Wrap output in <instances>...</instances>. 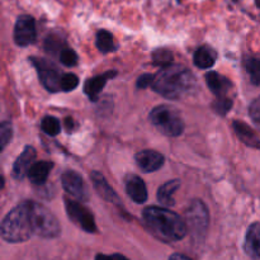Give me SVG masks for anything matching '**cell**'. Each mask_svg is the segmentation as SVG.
Listing matches in <instances>:
<instances>
[{
    "label": "cell",
    "instance_id": "6da1fadb",
    "mask_svg": "<svg viewBox=\"0 0 260 260\" xmlns=\"http://www.w3.org/2000/svg\"><path fill=\"white\" fill-rule=\"evenodd\" d=\"M145 225L157 239L167 243L179 241L187 235L188 225L179 215L162 207H147L142 213Z\"/></svg>",
    "mask_w": 260,
    "mask_h": 260
},
{
    "label": "cell",
    "instance_id": "7a4b0ae2",
    "mask_svg": "<svg viewBox=\"0 0 260 260\" xmlns=\"http://www.w3.org/2000/svg\"><path fill=\"white\" fill-rule=\"evenodd\" d=\"M194 84V76L182 65H169L162 68L154 76L151 88L160 95L178 99L187 94Z\"/></svg>",
    "mask_w": 260,
    "mask_h": 260
},
{
    "label": "cell",
    "instance_id": "3957f363",
    "mask_svg": "<svg viewBox=\"0 0 260 260\" xmlns=\"http://www.w3.org/2000/svg\"><path fill=\"white\" fill-rule=\"evenodd\" d=\"M2 236L8 243H23L35 234L32 220V202L13 208L2 222Z\"/></svg>",
    "mask_w": 260,
    "mask_h": 260
},
{
    "label": "cell",
    "instance_id": "277c9868",
    "mask_svg": "<svg viewBox=\"0 0 260 260\" xmlns=\"http://www.w3.org/2000/svg\"><path fill=\"white\" fill-rule=\"evenodd\" d=\"M151 123L167 136H179L184 128L182 116L170 106H159L150 113Z\"/></svg>",
    "mask_w": 260,
    "mask_h": 260
},
{
    "label": "cell",
    "instance_id": "5b68a950",
    "mask_svg": "<svg viewBox=\"0 0 260 260\" xmlns=\"http://www.w3.org/2000/svg\"><path fill=\"white\" fill-rule=\"evenodd\" d=\"M32 220L35 234L41 238H57L61 233L60 223L51 211L40 203L32 202Z\"/></svg>",
    "mask_w": 260,
    "mask_h": 260
},
{
    "label": "cell",
    "instance_id": "8992f818",
    "mask_svg": "<svg viewBox=\"0 0 260 260\" xmlns=\"http://www.w3.org/2000/svg\"><path fill=\"white\" fill-rule=\"evenodd\" d=\"M33 65L36 66L40 75V80L42 85L47 89L48 91L56 93L58 90H62L61 81H62V75L57 71L56 66L51 63L50 61L42 60V58H30Z\"/></svg>",
    "mask_w": 260,
    "mask_h": 260
},
{
    "label": "cell",
    "instance_id": "52a82bcc",
    "mask_svg": "<svg viewBox=\"0 0 260 260\" xmlns=\"http://www.w3.org/2000/svg\"><path fill=\"white\" fill-rule=\"evenodd\" d=\"M65 206L69 218L76 226L83 229L86 233H96L95 221H94L93 215L89 212L88 208L81 206V203L76 202V201L68 200V198L65 200Z\"/></svg>",
    "mask_w": 260,
    "mask_h": 260
},
{
    "label": "cell",
    "instance_id": "ba28073f",
    "mask_svg": "<svg viewBox=\"0 0 260 260\" xmlns=\"http://www.w3.org/2000/svg\"><path fill=\"white\" fill-rule=\"evenodd\" d=\"M187 222L194 235L205 233L208 225V211L205 203L198 200L190 203L187 211Z\"/></svg>",
    "mask_w": 260,
    "mask_h": 260
},
{
    "label": "cell",
    "instance_id": "9c48e42d",
    "mask_svg": "<svg viewBox=\"0 0 260 260\" xmlns=\"http://www.w3.org/2000/svg\"><path fill=\"white\" fill-rule=\"evenodd\" d=\"M14 41L18 46L32 45L36 41V22L30 15H22L17 19L14 27Z\"/></svg>",
    "mask_w": 260,
    "mask_h": 260
},
{
    "label": "cell",
    "instance_id": "30bf717a",
    "mask_svg": "<svg viewBox=\"0 0 260 260\" xmlns=\"http://www.w3.org/2000/svg\"><path fill=\"white\" fill-rule=\"evenodd\" d=\"M61 182H62V187L69 194L75 197L79 201H86L88 200V190H86L84 180L80 175L74 170H66L61 175Z\"/></svg>",
    "mask_w": 260,
    "mask_h": 260
},
{
    "label": "cell",
    "instance_id": "8fae6325",
    "mask_svg": "<svg viewBox=\"0 0 260 260\" xmlns=\"http://www.w3.org/2000/svg\"><path fill=\"white\" fill-rule=\"evenodd\" d=\"M136 164L145 173L156 172L164 165V156L154 150H142L136 155Z\"/></svg>",
    "mask_w": 260,
    "mask_h": 260
},
{
    "label": "cell",
    "instance_id": "7c38bea8",
    "mask_svg": "<svg viewBox=\"0 0 260 260\" xmlns=\"http://www.w3.org/2000/svg\"><path fill=\"white\" fill-rule=\"evenodd\" d=\"M126 192L132 201L136 203H144L147 200V189L144 180L135 174H129L124 180Z\"/></svg>",
    "mask_w": 260,
    "mask_h": 260
},
{
    "label": "cell",
    "instance_id": "4fadbf2b",
    "mask_svg": "<svg viewBox=\"0 0 260 260\" xmlns=\"http://www.w3.org/2000/svg\"><path fill=\"white\" fill-rule=\"evenodd\" d=\"M36 159V151L32 146H27L24 151L18 156L13 165V175L15 179H23L28 174V170L32 167Z\"/></svg>",
    "mask_w": 260,
    "mask_h": 260
},
{
    "label": "cell",
    "instance_id": "5bb4252c",
    "mask_svg": "<svg viewBox=\"0 0 260 260\" xmlns=\"http://www.w3.org/2000/svg\"><path fill=\"white\" fill-rule=\"evenodd\" d=\"M116 75L117 71H107V73L102 74V75L88 79V80L85 81V84H84V91H85L86 95L90 98V101H96L99 94H101L102 89H103L104 85L107 84V81Z\"/></svg>",
    "mask_w": 260,
    "mask_h": 260
},
{
    "label": "cell",
    "instance_id": "9a60e30c",
    "mask_svg": "<svg viewBox=\"0 0 260 260\" xmlns=\"http://www.w3.org/2000/svg\"><path fill=\"white\" fill-rule=\"evenodd\" d=\"M206 81H207L208 88L217 98L228 96L229 91L233 89V83L228 78L220 75L218 73H215V71H211L206 75Z\"/></svg>",
    "mask_w": 260,
    "mask_h": 260
},
{
    "label": "cell",
    "instance_id": "2e32d148",
    "mask_svg": "<svg viewBox=\"0 0 260 260\" xmlns=\"http://www.w3.org/2000/svg\"><path fill=\"white\" fill-rule=\"evenodd\" d=\"M244 249L251 259L260 260V222L253 223L248 229Z\"/></svg>",
    "mask_w": 260,
    "mask_h": 260
},
{
    "label": "cell",
    "instance_id": "e0dca14e",
    "mask_svg": "<svg viewBox=\"0 0 260 260\" xmlns=\"http://www.w3.org/2000/svg\"><path fill=\"white\" fill-rule=\"evenodd\" d=\"M91 180H93V185L94 188L96 189L98 194L101 196L102 198H104L108 202H113V203H119V198L118 196L116 194L113 189L109 187V184L107 183V180L104 179L103 175L98 172H93L90 174Z\"/></svg>",
    "mask_w": 260,
    "mask_h": 260
},
{
    "label": "cell",
    "instance_id": "ac0fdd59",
    "mask_svg": "<svg viewBox=\"0 0 260 260\" xmlns=\"http://www.w3.org/2000/svg\"><path fill=\"white\" fill-rule=\"evenodd\" d=\"M53 164L50 161H37L33 162L32 167L28 170V178L36 185H41L47 180L48 174L52 169Z\"/></svg>",
    "mask_w": 260,
    "mask_h": 260
},
{
    "label": "cell",
    "instance_id": "d6986e66",
    "mask_svg": "<svg viewBox=\"0 0 260 260\" xmlns=\"http://www.w3.org/2000/svg\"><path fill=\"white\" fill-rule=\"evenodd\" d=\"M233 126L236 135L239 136V139H240L244 144L248 145V146L250 147H260V140L258 135H256L248 124L240 121H235Z\"/></svg>",
    "mask_w": 260,
    "mask_h": 260
},
{
    "label": "cell",
    "instance_id": "ffe728a7",
    "mask_svg": "<svg viewBox=\"0 0 260 260\" xmlns=\"http://www.w3.org/2000/svg\"><path fill=\"white\" fill-rule=\"evenodd\" d=\"M216 55L215 51L212 48L207 47V46H202V47L198 48L194 52V63L197 68L200 69H210L215 65L216 62Z\"/></svg>",
    "mask_w": 260,
    "mask_h": 260
},
{
    "label": "cell",
    "instance_id": "44dd1931",
    "mask_svg": "<svg viewBox=\"0 0 260 260\" xmlns=\"http://www.w3.org/2000/svg\"><path fill=\"white\" fill-rule=\"evenodd\" d=\"M180 187V182L178 179L169 180L168 183L162 184L157 190V200L160 203L164 206H173L174 205V200H173V194L178 190Z\"/></svg>",
    "mask_w": 260,
    "mask_h": 260
},
{
    "label": "cell",
    "instance_id": "7402d4cb",
    "mask_svg": "<svg viewBox=\"0 0 260 260\" xmlns=\"http://www.w3.org/2000/svg\"><path fill=\"white\" fill-rule=\"evenodd\" d=\"M96 46H98L99 51L103 53H108L114 51V43L113 37L108 30H99L96 35Z\"/></svg>",
    "mask_w": 260,
    "mask_h": 260
},
{
    "label": "cell",
    "instance_id": "603a6c76",
    "mask_svg": "<svg viewBox=\"0 0 260 260\" xmlns=\"http://www.w3.org/2000/svg\"><path fill=\"white\" fill-rule=\"evenodd\" d=\"M152 62L156 66H160V68L172 65L173 53L167 48H159V50L154 51V53H152Z\"/></svg>",
    "mask_w": 260,
    "mask_h": 260
},
{
    "label": "cell",
    "instance_id": "cb8c5ba5",
    "mask_svg": "<svg viewBox=\"0 0 260 260\" xmlns=\"http://www.w3.org/2000/svg\"><path fill=\"white\" fill-rule=\"evenodd\" d=\"M245 66L250 75L251 83L260 85V58H248L245 61Z\"/></svg>",
    "mask_w": 260,
    "mask_h": 260
},
{
    "label": "cell",
    "instance_id": "d4e9b609",
    "mask_svg": "<svg viewBox=\"0 0 260 260\" xmlns=\"http://www.w3.org/2000/svg\"><path fill=\"white\" fill-rule=\"evenodd\" d=\"M43 132L50 136H56V135L60 134L61 131V124L58 122L57 118L55 117H45L42 119V123H41Z\"/></svg>",
    "mask_w": 260,
    "mask_h": 260
},
{
    "label": "cell",
    "instance_id": "484cf974",
    "mask_svg": "<svg viewBox=\"0 0 260 260\" xmlns=\"http://www.w3.org/2000/svg\"><path fill=\"white\" fill-rule=\"evenodd\" d=\"M62 40H61L60 37H57V36H48L47 38H46V42H45V47H46V51L50 53H60L61 51L63 50L62 48Z\"/></svg>",
    "mask_w": 260,
    "mask_h": 260
},
{
    "label": "cell",
    "instance_id": "4316f807",
    "mask_svg": "<svg viewBox=\"0 0 260 260\" xmlns=\"http://www.w3.org/2000/svg\"><path fill=\"white\" fill-rule=\"evenodd\" d=\"M13 136V128L12 124H10L9 121H4L0 126V147L2 150L5 149V146L8 145V142L10 141Z\"/></svg>",
    "mask_w": 260,
    "mask_h": 260
},
{
    "label": "cell",
    "instance_id": "83f0119b",
    "mask_svg": "<svg viewBox=\"0 0 260 260\" xmlns=\"http://www.w3.org/2000/svg\"><path fill=\"white\" fill-rule=\"evenodd\" d=\"M60 61L65 66L73 68V66H75L78 63V55L71 48H63L60 52Z\"/></svg>",
    "mask_w": 260,
    "mask_h": 260
},
{
    "label": "cell",
    "instance_id": "f1b7e54d",
    "mask_svg": "<svg viewBox=\"0 0 260 260\" xmlns=\"http://www.w3.org/2000/svg\"><path fill=\"white\" fill-rule=\"evenodd\" d=\"M212 107L213 109H215V112H217L218 114L223 116V114H226L231 109V107H233V101H231L230 98H228V96H221V98L216 99V102L212 104Z\"/></svg>",
    "mask_w": 260,
    "mask_h": 260
},
{
    "label": "cell",
    "instance_id": "f546056e",
    "mask_svg": "<svg viewBox=\"0 0 260 260\" xmlns=\"http://www.w3.org/2000/svg\"><path fill=\"white\" fill-rule=\"evenodd\" d=\"M78 85H79V79L75 74H65V75H62L61 86H62L63 91L74 90Z\"/></svg>",
    "mask_w": 260,
    "mask_h": 260
},
{
    "label": "cell",
    "instance_id": "4dcf8cb0",
    "mask_svg": "<svg viewBox=\"0 0 260 260\" xmlns=\"http://www.w3.org/2000/svg\"><path fill=\"white\" fill-rule=\"evenodd\" d=\"M249 114H250L251 119L256 123L260 124V99H256L251 103L250 109H249Z\"/></svg>",
    "mask_w": 260,
    "mask_h": 260
},
{
    "label": "cell",
    "instance_id": "1f68e13d",
    "mask_svg": "<svg viewBox=\"0 0 260 260\" xmlns=\"http://www.w3.org/2000/svg\"><path fill=\"white\" fill-rule=\"evenodd\" d=\"M154 76L151 74H145V75L140 76L139 80H137V86L140 89H145L147 86H151L152 85V81H154Z\"/></svg>",
    "mask_w": 260,
    "mask_h": 260
},
{
    "label": "cell",
    "instance_id": "d6a6232c",
    "mask_svg": "<svg viewBox=\"0 0 260 260\" xmlns=\"http://www.w3.org/2000/svg\"><path fill=\"white\" fill-rule=\"evenodd\" d=\"M95 260H128L124 255L121 254H112V255H104V254H98Z\"/></svg>",
    "mask_w": 260,
    "mask_h": 260
},
{
    "label": "cell",
    "instance_id": "836d02e7",
    "mask_svg": "<svg viewBox=\"0 0 260 260\" xmlns=\"http://www.w3.org/2000/svg\"><path fill=\"white\" fill-rule=\"evenodd\" d=\"M65 126H66V128L69 129V131H73L74 127H75V124H74V119L70 118V117H69V118H66L65 119Z\"/></svg>",
    "mask_w": 260,
    "mask_h": 260
},
{
    "label": "cell",
    "instance_id": "e575fe53",
    "mask_svg": "<svg viewBox=\"0 0 260 260\" xmlns=\"http://www.w3.org/2000/svg\"><path fill=\"white\" fill-rule=\"evenodd\" d=\"M169 260H192V259H189L188 256L183 255V254H173V255L170 256Z\"/></svg>",
    "mask_w": 260,
    "mask_h": 260
},
{
    "label": "cell",
    "instance_id": "d590c367",
    "mask_svg": "<svg viewBox=\"0 0 260 260\" xmlns=\"http://www.w3.org/2000/svg\"><path fill=\"white\" fill-rule=\"evenodd\" d=\"M256 5L260 8V0H256Z\"/></svg>",
    "mask_w": 260,
    "mask_h": 260
},
{
    "label": "cell",
    "instance_id": "8d00e7d4",
    "mask_svg": "<svg viewBox=\"0 0 260 260\" xmlns=\"http://www.w3.org/2000/svg\"><path fill=\"white\" fill-rule=\"evenodd\" d=\"M235 2H238V0H235Z\"/></svg>",
    "mask_w": 260,
    "mask_h": 260
}]
</instances>
